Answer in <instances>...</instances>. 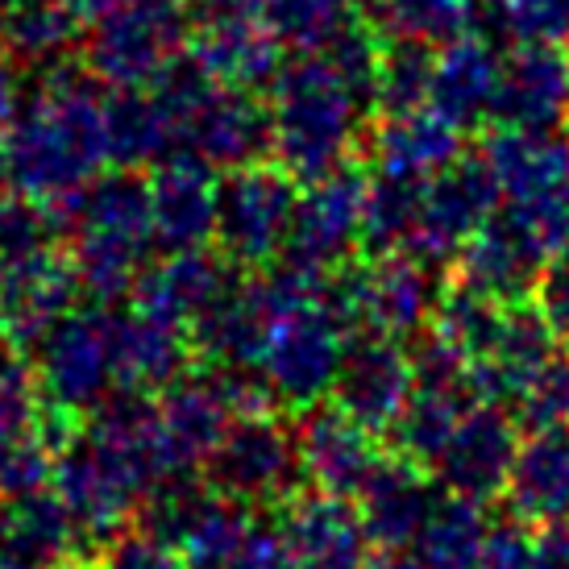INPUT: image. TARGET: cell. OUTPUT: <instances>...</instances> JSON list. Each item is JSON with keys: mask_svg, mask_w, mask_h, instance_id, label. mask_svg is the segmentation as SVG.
Segmentation results:
<instances>
[{"mask_svg": "<svg viewBox=\"0 0 569 569\" xmlns=\"http://www.w3.org/2000/svg\"><path fill=\"white\" fill-rule=\"evenodd\" d=\"M88 67L50 63L0 133V171L13 196L54 204L88 191L112 162L109 100Z\"/></svg>", "mask_w": 569, "mask_h": 569, "instance_id": "cell-1", "label": "cell"}, {"mask_svg": "<svg viewBox=\"0 0 569 569\" xmlns=\"http://www.w3.org/2000/svg\"><path fill=\"white\" fill-rule=\"evenodd\" d=\"M71 262L80 270L83 296L96 303L126 300L138 274L150 267L154 217H150V188L138 171H104L83 191L76 224H71Z\"/></svg>", "mask_w": 569, "mask_h": 569, "instance_id": "cell-2", "label": "cell"}, {"mask_svg": "<svg viewBox=\"0 0 569 569\" xmlns=\"http://www.w3.org/2000/svg\"><path fill=\"white\" fill-rule=\"evenodd\" d=\"M349 138V92L337 67H287L270 92V146L291 179L332 174Z\"/></svg>", "mask_w": 569, "mask_h": 569, "instance_id": "cell-3", "label": "cell"}, {"mask_svg": "<svg viewBox=\"0 0 569 569\" xmlns=\"http://www.w3.org/2000/svg\"><path fill=\"white\" fill-rule=\"evenodd\" d=\"M191 30L188 0H121L92 21L83 67L112 92L150 88L188 54Z\"/></svg>", "mask_w": 569, "mask_h": 569, "instance_id": "cell-4", "label": "cell"}, {"mask_svg": "<svg viewBox=\"0 0 569 569\" xmlns=\"http://www.w3.org/2000/svg\"><path fill=\"white\" fill-rule=\"evenodd\" d=\"M133 523L174 549L188 569H224L250 532L253 511L191 475L159 482L142 499Z\"/></svg>", "mask_w": 569, "mask_h": 569, "instance_id": "cell-5", "label": "cell"}, {"mask_svg": "<svg viewBox=\"0 0 569 569\" xmlns=\"http://www.w3.org/2000/svg\"><path fill=\"white\" fill-rule=\"evenodd\" d=\"M112 303L67 312L47 341L33 349V370L42 387V403L92 416L117 391V353H112Z\"/></svg>", "mask_w": 569, "mask_h": 569, "instance_id": "cell-6", "label": "cell"}, {"mask_svg": "<svg viewBox=\"0 0 569 569\" xmlns=\"http://www.w3.org/2000/svg\"><path fill=\"white\" fill-rule=\"evenodd\" d=\"M296 183L283 167L246 162L221 179L217 196V246L233 267L262 270L287 250L296 221Z\"/></svg>", "mask_w": 569, "mask_h": 569, "instance_id": "cell-7", "label": "cell"}, {"mask_svg": "<svg viewBox=\"0 0 569 569\" xmlns=\"http://www.w3.org/2000/svg\"><path fill=\"white\" fill-rule=\"evenodd\" d=\"M303 478L300 437L274 416H238L204 461V482L246 507L283 503Z\"/></svg>", "mask_w": 569, "mask_h": 569, "instance_id": "cell-8", "label": "cell"}, {"mask_svg": "<svg viewBox=\"0 0 569 569\" xmlns=\"http://www.w3.org/2000/svg\"><path fill=\"white\" fill-rule=\"evenodd\" d=\"M341 353L346 346H341L337 308L329 300H312L274 320L267 353H262V370H267L279 403L317 408L337 382Z\"/></svg>", "mask_w": 569, "mask_h": 569, "instance_id": "cell-9", "label": "cell"}, {"mask_svg": "<svg viewBox=\"0 0 569 569\" xmlns=\"http://www.w3.org/2000/svg\"><path fill=\"white\" fill-rule=\"evenodd\" d=\"M83 283L71 253L59 246L33 250L26 258L0 262V308H4V332L9 346L30 353L47 341V332L80 308Z\"/></svg>", "mask_w": 569, "mask_h": 569, "instance_id": "cell-10", "label": "cell"}, {"mask_svg": "<svg viewBox=\"0 0 569 569\" xmlns=\"http://www.w3.org/2000/svg\"><path fill=\"white\" fill-rule=\"evenodd\" d=\"M238 416L224 399L212 366H191L159 396V466L162 482L204 475V461Z\"/></svg>", "mask_w": 569, "mask_h": 569, "instance_id": "cell-11", "label": "cell"}, {"mask_svg": "<svg viewBox=\"0 0 569 569\" xmlns=\"http://www.w3.org/2000/svg\"><path fill=\"white\" fill-rule=\"evenodd\" d=\"M279 537L291 569H370V532L346 495L296 490L279 503Z\"/></svg>", "mask_w": 569, "mask_h": 569, "instance_id": "cell-12", "label": "cell"}, {"mask_svg": "<svg viewBox=\"0 0 569 569\" xmlns=\"http://www.w3.org/2000/svg\"><path fill=\"white\" fill-rule=\"evenodd\" d=\"M217 167H208L196 154H174V159L150 167V217H154V241L167 253L204 250L217 241Z\"/></svg>", "mask_w": 569, "mask_h": 569, "instance_id": "cell-13", "label": "cell"}, {"mask_svg": "<svg viewBox=\"0 0 569 569\" xmlns=\"http://www.w3.org/2000/svg\"><path fill=\"white\" fill-rule=\"evenodd\" d=\"M233 283H238L233 262L224 253H212L208 246L204 250H179L138 274L129 303L138 312H150V317L191 329Z\"/></svg>", "mask_w": 569, "mask_h": 569, "instance_id": "cell-14", "label": "cell"}, {"mask_svg": "<svg viewBox=\"0 0 569 569\" xmlns=\"http://www.w3.org/2000/svg\"><path fill=\"white\" fill-rule=\"evenodd\" d=\"M112 353H117V387L162 396L196 366V349L183 325L138 312L129 303L112 317Z\"/></svg>", "mask_w": 569, "mask_h": 569, "instance_id": "cell-15", "label": "cell"}, {"mask_svg": "<svg viewBox=\"0 0 569 569\" xmlns=\"http://www.w3.org/2000/svg\"><path fill=\"white\" fill-rule=\"evenodd\" d=\"M270 146V109H262L250 92L212 83L196 104L183 138V154L204 159L208 167H246Z\"/></svg>", "mask_w": 569, "mask_h": 569, "instance_id": "cell-16", "label": "cell"}, {"mask_svg": "<svg viewBox=\"0 0 569 569\" xmlns=\"http://www.w3.org/2000/svg\"><path fill=\"white\" fill-rule=\"evenodd\" d=\"M408 396L411 370L382 337H366L358 346H346L341 366H337V382H332V403L346 411L349 420L379 432V428L396 425Z\"/></svg>", "mask_w": 569, "mask_h": 569, "instance_id": "cell-17", "label": "cell"}, {"mask_svg": "<svg viewBox=\"0 0 569 569\" xmlns=\"http://www.w3.org/2000/svg\"><path fill=\"white\" fill-rule=\"evenodd\" d=\"M300 437V458L303 475L312 478L320 490L332 495H362L370 475L379 470V453L370 445V428L358 420H349L346 411L337 408H308L303 425L296 428Z\"/></svg>", "mask_w": 569, "mask_h": 569, "instance_id": "cell-18", "label": "cell"}, {"mask_svg": "<svg viewBox=\"0 0 569 569\" xmlns=\"http://www.w3.org/2000/svg\"><path fill=\"white\" fill-rule=\"evenodd\" d=\"M188 54L208 80L253 92L279 71V38L258 17H204L191 30Z\"/></svg>", "mask_w": 569, "mask_h": 569, "instance_id": "cell-19", "label": "cell"}, {"mask_svg": "<svg viewBox=\"0 0 569 569\" xmlns=\"http://www.w3.org/2000/svg\"><path fill=\"white\" fill-rule=\"evenodd\" d=\"M362 221V196L349 179L325 174L317 188L296 204L291 238H287V262L303 270H320L337 262L358 233Z\"/></svg>", "mask_w": 569, "mask_h": 569, "instance_id": "cell-20", "label": "cell"}, {"mask_svg": "<svg viewBox=\"0 0 569 569\" xmlns=\"http://www.w3.org/2000/svg\"><path fill=\"white\" fill-rule=\"evenodd\" d=\"M109 146L112 167H126V171L159 167V162L179 154L174 117L154 88H133V92L109 96Z\"/></svg>", "mask_w": 569, "mask_h": 569, "instance_id": "cell-21", "label": "cell"}, {"mask_svg": "<svg viewBox=\"0 0 569 569\" xmlns=\"http://www.w3.org/2000/svg\"><path fill=\"white\" fill-rule=\"evenodd\" d=\"M516 461V445L495 411H475L445 445V478L470 495L503 487Z\"/></svg>", "mask_w": 569, "mask_h": 569, "instance_id": "cell-22", "label": "cell"}, {"mask_svg": "<svg viewBox=\"0 0 569 569\" xmlns=\"http://www.w3.org/2000/svg\"><path fill=\"white\" fill-rule=\"evenodd\" d=\"M358 511H362L370 540H379V545H399V540L416 537L432 516L420 475L411 466H391V461H379V470L362 487Z\"/></svg>", "mask_w": 569, "mask_h": 569, "instance_id": "cell-23", "label": "cell"}, {"mask_svg": "<svg viewBox=\"0 0 569 569\" xmlns=\"http://www.w3.org/2000/svg\"><path fill=\"white\" fill-rule=\"evenodd\" d=\"M511 495L528 516H557L569 507V432H545L511 461Z\"/></svg>", "mask_w": 569, "mask_h": 569, "instance_id": "cell-24", "label": "cell"}, {"mask_svg": "<svg viewBox=\"0 0 569 569\" xmlns=\"http://www.w3.org/2000/svg\"><path fill=\"white\" fill-rule=\"evenodd\" d=\"M482 523L470 507H445L441 516H428L420 528V553L437 569H470L482 553Z\"/></svg>", "mask_w": 569, "mask_h": 569, "instance_id": "cell-25", "label": "cell"}, {"mask_svg": "<svg viewBox=\"0 0 569 569\" xmlns=\"http://www.w3.org/2000/svg\"><path fill=\"white\" fill-rule=\"evenodd\" d=\"M341 0H270L267 26L279 42L320 50L341 38Z\"/></svg>", "mask_w": 569, "mask_h": 569, "instance_id": "cell-26", "label": "cell"}, {"mask_svg": "<svg viewBox=\"0 0 569 569\" xmlns=\"http://www.w3.org/2000/svg\"><path fill=\"white\" fill-rule=\"evenodd\" d=\"M38 411H42V387H38L33 358L4 346L0 349V441L17 432H33Z\"/></svg>", "mask_w": 569, "mask_h": 569, "instance_id": "cell-27", "label": "cell"}, {"mask_svg": "<svg viewBox=\"0 0 569 569\" xmlns=\"http://www.w3.org/2000/svg\"><path fill=\"white\" fill-rule=\"evenodd\" d=\"M50 475H54V449L38 437V428L0 441V499L50 487Z\"/></svg>", "mask_w": 569, "mask_h": 569, "instance_id": "cell-28", "label": "cell"}, {"mask_svg": "<svg viewBox=\"0 0 569 569\" xmlns=\"http://www.w3.org/2000/svg\"><path fill=\"white\" fill-rule=\"evenodd\" d=\"M100 569H188V566H183L179 553L167 549L162 540L142 532L138 523H129L126 532L109 545V553H104V566Z\"/></svg>", "mask_w": 569, "mask_h": 569, "instance_id": "cell-29", "label": "cell"}, {"mask_svg": "<svg viewBox=\"0 0 569 569\" xmlns=\"http://www.w3.org/2000/svg\"><path fill=\"white\" fill-rule=\"evenodd\" d=\"M224 569H291V557L283 549V537L279 528H267V523H250V532L241 540V549L229 557Z\"/></svg>", "mask_w": 569, "mask_h": 569, "instance_id": "cell-30", "label": "cell"}, {"mask_svg": "<svg viewBox=\"0 0 569 569\" xmlns=\"http://www.w3.org/2000/svg\"><path fill=\"white\" fill-rule=\"evenodd\" d=\"M537 416L545 425H569V366H545L537 379Z\"/></svg>", "mask_w": 569, "mask_h": 569, "instance_id": "cell-31", "label": "cell"}, {"mask_svg": "<svg viewBox=\"0 0 569 569\" xmlns=\"http://www.w3.org/2000/svg\"><path fill=\"white\" fill-rule=\"evenodd\" d=\"M528 569H569V528H549L540 540H532Z\"/></svg>", "mask_w": 569, "mask_h": 569, "instance_id": "cell-32", "label": "cell"}, {"mask_svg": "<svg viewBox=\"0 0 569 569\" xmlns=\"http://www.w3.org/2000/svg\"><path fill=\"white\" fill-rule=\"evenodd\" d=\"M17 104H21V83H17V67L9 59V50L0 47V133L9 129Z\"/></svg>", "mask_w": 569, "mask_h": 569, "instance_id": "cell-33", "label": "cell"}, {"mask_svg": "<svg viewBox=\"0 0 569 569\" xmlns=\"http://www.w3.org/2000/svg\"><path fill=\"white\" fill-rule=\"evenodd\" d=\"M204 17H262L270 0H191Z\"/></svg>", "mask_w": 569, "mask_h": 569, "instance_id": "cell-34", "label": "cell"}, {"mask_svg": "<svg viewBox=\"0 0 569 569\" xmlns=\"http://www.w3.org/2000/svg\"><path fill=\"white\" fill-rule=\"evenodd\" d=\"M67 4H71V13L80 17L83 26H92V21H100L109 9H117L121 0H67Z\"/></svg>", "mask_w": 569, "mask_h": 569, "instance_id": "cell-35", "label": "cell"}, {"mask_svg": "<svg viewBox=\"0 0 569 569\" xmlns=\"http://www.w3.org/2000/svg\"><path fill=\"white\" fill-rule=\"evenodd\" d=\"M0 569H33L30 561H21V557H13V553H4L0 549Z\"/></svg>", "mask_w": 569, "mask_h": 569, "instance_id": "cell-36", "label": "cell"}, {"mask_svg": "<svg viewBox=\"0 0 569 569\" xmlns=\"http://www.w3.org/2000/svg\"><path fill=\"white\" fill-rule=\"evenodd\" d=\"M13 9H17V0H0V33H4V21H9Z\"/></svg>", "mask_w": 569, "mask_h": 569, "instance_id": "cell-37", "label": "cell"}, {"mask_svg": "<svg viewBox=\"0 0 569 569\" xmlns=\"http://www.w3.org/2000/svg\"><path fill=\"white\" fill-rule=\"evenodd\" d=\"M0 208H4V171H0Z\"/></svg>", "mask_w": 569, "mask_h": 569, "instance_id": "cell-38", "label": "cell"}]
</instances>
